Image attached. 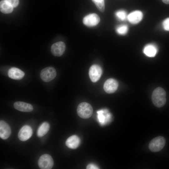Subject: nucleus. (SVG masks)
Wrapping results in <instances>:
<instances>
[{
	"mask_svg": "<svg viewBox=\"0 0 169 169\" xmlns=\"http://www.w3.org/2000/svg\"><path fill=\"white\" fill-rule=\"evenodd\" d=\"M166 92L163 88H156L153 91L151 96L153 104L157 107H162L166 102Z\"/></svg>",
	"mask_w": 169,
	"mask_h": 169,
	"instance_id": "nucleus-1",
	"label": "nucleus"
},
{
	"mask_svg": "<svg viewBox=\"0 0 169 169\" xmlns=\"http://www.w3.org/2000/svg\"><path fill=\"white\" fill-rule=\"evenodd\" d=\"M77 113L78 115L83 119H88L92 115L93 109L89 103L83 102L80 103L77 108Z\"/></svg>",
	"mask_w": 169,
	"mask_h": 169,
	"instance_id": "nucleus-2",
	"label": "nucleus"
},
{
	"mask_svg": "<svg viewBox=\"0 0 169 169\" xmlns=\"http://www.w3.org/2000/svg\"><path fill=\"white\" fill-rule=\"evenodd\" d=\"M166 144V140L164 137L161 136H157L150 142L149 148L153 152H157L161 150Z\"/></svg>",
	"mask_w": 169,
	"mask_h": 169,
	"instance_id": "nucleus-3",
	"label": "nucleus"
},
{
	"mask_svg": "<svg viewBox=\"0 0 169 169\" xmlns=\"http://www.w3.org/2000/svg\"><path fill=\"white\" fill-rule=\"evenodd\" d=\"M38 164L40 169H50L53 167L54 162L51 156L48 154H44L39 158Z\"/></svg>",
	"mask_w": 169,
	"mask_h": 169,
	"instance_id": "nucleus-4",
	"label": "nucleus"
},
{
	"mask_svg": "<svg viewBox=\"0 0 169 169\" xmlns=\"http://www.w3.org/2000/svg\"><path fill=\"white\" fill-rule=\"evenodd\" d=\"M56 71L52 67H48L43 69L40 73L41 79L45 82H49L53 80L56 76Z\"/></svg>",
	"mask_w": 169,
	"mask_h": 169,
	"instance_id": "nucleus-5",
	"label": "nucleus"
},
{
	"mask_svg": "<svg viewBox=\"0 0 169 169\" xmlns=\"http://www.w3.org/2000/svg\"><path fill=\"white\" fill-rule=\"evenodd\" d=\"M102 74V68L98 65H93L90 68L89 75L91 81L93 82L98 81L101 77Z\"/></svg>",
	"mask_w": 169,
	"mask_h": 169,
	"instance_id": "nucleus-6",
	"label": "nucleus"
},
{
	"mask_svg": "<svg viewBox=\"0 0 169 169\" xmlns=\"http://www.w3.org/2000/svg\"><path fill=\"white\" fill-rule=\"evenodd\" d=\"M100 18L96 14L92 13L85 16L83 18L84 25L88 27H93L97 25L100 22Z\"/></svg>",
	"mask_w": 169,
	"mask_h": 169,
	"instance_id": "nucleus-7",
	"label": "nucleus"
},
{
	"mask_svg": "<svg viewBox=\"0 0 169 169\" xmlns=\"http://www.w3.org/2000/svg\"><path fill=\"white\" fill-rule=\"evenodd\" d=\"M118 85V83L116 79L113 78H110L105 82L104 84V89L105 91L107 93H113L117 90Z\"/></svg>",
	"mask_w": 169,
	"mask_h": 169,
	"instance_id": "nucleus-8",
	"label": "nucleus"
},
{
	"mask_svg": "<svg viewBox=\"0 0 169 169\" xmlns=\"http://www.w3.org/2000/svg\"><path fill=\"white\" fill-rule=\"evenodd\" d=\"M65 48V45L63 42H58L52 45L51 49V52L54 56L59 57L64 53Z\"/></svg>",
	"mask_w": 169,
	"mask_h": 169,
	"instance_id": "nucleus-9",
	"label": "nucleus"
},
{
	"mask_svg": "<svg viewBox=\"0 0 169 169\" xmlns=\"http://www.w3.org/2000/svg\"><path fill=\"white\" fill-rule=\"evenodd\" d=\"M33 130L31 127L28 125H25L20 130L18 135L19 139L25 141L29 139L32 136Z\"/></svg>",
	"mask_w": 169,
	"mask_h": 169,
	"instance_id": "nucleus-10",
	"label": "nucleus"
},
{
	"mask_svg": "<svg viewBox=\"0 0 169 169\" xmlns=\"http://www.w3.org/2000/svg\"><path fill=\"white\" fill-rule=\"evenodd\" d=\"M11 129L9 126L4 121H0V137L3 140L8 138L11 134Z\"/></svg>",
	"mask_w": 169,
	"mask_h": 169,
	"instance_id": "nucleus-11",
	"label": "nucleus"
},
{
	"mask_svg": "<svg viewBox=\"0 0 169 169\" xmlns=\"http://www.w3.org/2000/svg\"><path fill=\"white\" fill-rule=\"evenodd\" d=\"M8 74L9 77L15 80L22 79L25 75L23 71L15 67H12L9 69Z\"/></svg>",
	"mask_w": 169,
	"mask_h": 169,
	"instance_id": "nucleus-12",
	"label": "nucleus"
},
{
	"mask_svg": "<svg viewBox=\"0 0 169 169\" xmlns=\"http://www.w3.org/2000/svg\"><path fill=\"white\" fill-rule=\"evenodd\" d=\"M14 107L16 110L24 112H30L33 109L32 105L30 104L21 101L15 102Z\"/></svg>",
	"mask_w": 169,
	"mask_h": 169,
	"instance_id": "nucleus-13",
	"label": "nucleus"
},
{
	"mask_svg": "<svg viewBox=\"0 0 169 169\" xmlns=\"http://www.w3.org/2000/svg\"><path fill=\"white\" fill-rule=\"evenodd\" d=\"M80 143V140L79 137L76 135H73L67 139L65 144L68 148L75 149L79 146Z\"/></svg>",
	"mask_w": 169,
	"mask_h": 169,
	"instance_id": "nucleus-14",
	"label": "nucleus"
},
{
	"mask_svg": "<svg viewBox=\"0 0 169 169\" xmlns=\"http://www.w3.org/2000/svg\"><path fill=\"white\" fill-rule=\"evenodd\" d=\"M143 18V13L140 11H136L131 12L127 16L128 21L132 24H136L139 22Z\"/></svg>",
	"mask_w": 169,
	"mask_h": 169,
	"instance_id": "nucleus-15",
	"label": "nucleus"
},
{
	"mask_svg": "<svg viewBox=\"0 0 169 169\" xmlns=\"http://www.w3.org/2000/svg\"><path fill=\"white\" fill-rule=\"evenodd\" d=\"M106 110H101L97 111V117L99 123L101 125H104L109 121L110 114L107 113Z\"/></svg>",
	"mask_w": 169,
	"mask_h": 169,
	"instance_id": "nucleus-16",
	"label": "nucleus"
},
{
	"mask_svg": "<svg viewBox=\"0 0 169 169\" xmlns=\"http://www.w3.org/2000/svg\"><path fill=\"white\" fill-rule=\"evenodd\" d=\"M50 128L49 124L46 122L43 123L38 127L37 131V135L41 137L46 135L49 131Z\"/></svg>",
	"mask_w": 169,
	"mask_h": 169,
	"instance_id": "nucleus-17",
	"label": "nucleus"
},
{
	"mask_svg": "<svg viewBox=\"0 0 169 169\" xmlns=\"http://www.w3.org/2000/svg\"><path fill=\"white\" fill-rule=\"evenodd\" d=\"M144 53L149 57H154L157 52V49L155 45L152 44L146 45L143 50Z\"/></svg>",
	"mask_w": 169,
	"mask_h": 169,
	"instance_id": "nucleus-18",
	"label": "nucleus"
},
{
	"mask_svg": "<svg viewBox=\"0 0 169 169\" xmlns=\"http://www.w3.org/2000/svg\"><path fill=\"white\" fill-rule=\"evenodd\" d=\"M13 7L5 0H2L0 2V11L5 14L9 13L13 10Z\"/></svg>",
	"mask_w": 169,
	"mask_h": 169,
	"instance_id": "nucleus-19",
	"label": "nucleus"
},
{
	"mask_svg": "<svg viewBox=\"0 0 169 169\" xmlns=\"http://www.w3.org/2000/svg\"><path fill=\"white\" fill-rule=\"evenodd\" d=\"M97 9L101 12H104L105 10L104 0H92Z\"/></svg>",
	"mask_w": 169,
	"mask_h": 169,
	"instance_id": "nucleus-20",
	"label": "nucleus"
},
{
	"mask_svg": "<svg viewBox=\"0 0 169 169\" xmlns=\"http://www.w3.org/2000/svg\"><path fill=\"white\" fill-rule=\"evenodd\" d=\"M128 27L126 25H122L118 26L116 29L117 33L120 35H124L126 33Z\"/></svg>",
	"mask_w": 169,
	"mask_h": 169,
	"instance_id": "nucleus-21",
	"label": "nucleus"
},
{
	"mask_svg": "<svg viewBox=\"0 0 169 169\" xmlns=\"http://www.w3.org/2000/svg\"><path fill=\"white\" fill-rule=\"evenodd\" d=\"M115 15L117 18L121 21L125 20L126 18V12L123 10H119L115 13Z\"/></svg>",
	"mask_w": 169,
	"mask_h": 169,
	"instance_id": "nucleus-22",
	"label": "nucleus"
},
{
	"mask_svg": "<svg viewBox=\"0 0 169 169\" xmlns=\"http://www.w3.org/2000/svg\"><path fill=\"white\" fill-rule=\"evenodd\" d=\"M162 25L165 30L169 31V18H166L163 21Z\"/></svg>",
	"mask_w": 169,
	"mask_h": 169,
	"instance_id": "nucleus-23",
	"label": "nucleus"
},
{
	"mask_svg": "<svg viewBox=\"0 0 169 169\" xmlns=\"http://www.w3.org/2000/svg\"><path fill=\"white\" fill-rule=\"evenodd\" d=\"M11 4L13 8L16 7L18 4L19 0H4Z\"/></svg>",
	"mask_w": 169,
	"mask_h": 169,
	"instance_id": "nucleus-24",
	"label": "nucleus"
},
{
	"mask_svg": "<svg viewBox=\"0 0 169 169\" xmlns=\"http://www.w3.org/2000/svg\"><path fill=\"white\" fill-rule=\"evenodd\" d=\"M99 168L98 166L93 163L89 164L86 167L87 169H98Z\"/></svg>",
	"mask_w": 169,
	"mask_h": 169,
	"instance_id": "nucleus-25",
	"label": "nucleus"
},
{
	"mask_svg": "<svg viewBox=\"0 0 169 169\" xmlns=\"http://www.w3.org/2000/svg\"><path fill=\"white\" fill-rule=\"evenodd\" d=\"M162 1L165 4H169V0H162Z\"/></svg>",
	"mask_w": 169,
	"mask_h": 169,
	"instance_id": "nucleus-26",
	"label": "nucleus"
}]
</instances>
